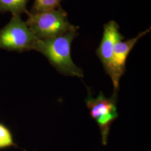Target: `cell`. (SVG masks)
I'll return each mask as SVG.
<instances>
[{
  "label": "cell",
  "mask_w": 151,
  "mask_h": 151,
  "mask_svg": "<svg viewBox=\"0 0 151 151\" xmlns=\"http://www.w3.org/2000/svg\"><path fill=\"white\" fill-rule=\"evenodd\" d=\"M77 34V31H72L56 37L38 39L33 50L43 54L60 73L83 77V70L75 64L70 55L71 44Z\"/></svg>",
  "instance_id": "6da1fadb"
},
{
  "label": "cell",
  "mask_w": 151,
  "mask_h": 151,
  "mask_svg": "<svg viewBox=\"0 0 151 151\" xmlns=\"http://www.w3.org/2000/svg\"><path fill=\"white\" fill-rule=\"evenodd\" d=\"M27 14V26L39 39L53 38L67 32L78 31V27L70 24L67 12L61 8Z\"/></svg>",
  "instance_id": "7a4b0ae2"
},
{
  "label": "cell",
  "mask_w": 151,
  "mask_h": 151,
  "mask_svg": "<svg viewBox=\"0 0 151 151\" xmlns=\"http://www.w3.org/2000/svg\"><path fill=\"white\" fill-rule=\"evenodd\" d=\"M29 0H0V12H9L14 15L28 14L27 5Z\"/></svg>",
  "instance_id": "52a82bcc"
},
{
  "label": "cell",
  "mask_w": 151,
  "mask_h": 151,
  "mask_svg": "<svg viewBox=\"0 0 151 151\" xmlns=\"http://www.w3.org/2000/svg\"><path fill=\"white\" fill-rule=\"evenodd\" d=\"M62 0H35L31 13H40L59 7Z\"/></svg>",
  "instance_id": "ba28073f"
},
{
  "label": "cell",
  "mask_w": 151,
  "mask_h": 151,
  "mask_svg": "<svg viewBox=\"0 0 151 151\" xmlns=\"http://www.w3.org/2000/svg\"><path fill=\"white\" fill-rule=\"evenodd\" d=\"M11 147H17L11 131L5 125L0 123V150Z\"/></svg>",
  "instance_id": "9c48e42d"
},
{
  "label": "cell",
  "mask_w": 151,
  "mask_h": 151,
  "mask_svg": "<svg viewBox=\"0 0 151 151\" xmlns=\"http://www.w3.org/2000/svg\"><path fill=\"white\" fill-rule=\"evenodd\" d=\"M151 28L140 32L134 38L125 42L119 40L114 46L113 55V76L111 80L113 83L114 92L119 90V81L125 71V65L128 55L137 42L150 32Z\"/></svg>",
  "instance_id": "8992f818"
},
{
  "label": "cell",
  "mask_w": 151,
  "mask_h": 151,
  "mask_svg": "<svg viewBox=\"0 0 151 151\" xmlns=\"http://www.w3.org/2000/svg\"><path fill=\"white\" fill-rule=\"evenodd\" d=\"M37 39L20 15H12L9 22L0 30V48L9 51L33 50Z\"/></svg>",
  "instance_id": "3957f363"
},
{
  "label": "cell",
  "mask_w": 151,
  "mask_h": 151,
  "mask_svg": "<svg viewBox=\"0 0 151 151\" xmlns=\"http://www.w3.org/2000/svg\"><path fill=\"white\" fill-rule=\"evenodd\" d=\"M85 101L92 118L96 121L100 128L103 145L106 146L110 127L118 117L117 92H114L110 98L106 97L101 92L96 98H93L90 93Z\"/></svg>",
  "instance_id": "277c9868"
},
{
  "label": "cell",
  "mask_w": 151,
  "mask_h": 151,
  "mask_svg": "<svg viewBox=\"0 0 151 151\" xmlns=\"http://www.w3.org/2000/svg\"><path fill=\"white\" fill-rule=\"evenodd\" d=\"M119 32L118 24L114 20L104 25L103 36L96 51V54L103 63L106 73L111 79L113 76L114 49L115 43L124 39Z\"/></svg>",
  "instance_id": "5b68a950"
}]
</instances>
